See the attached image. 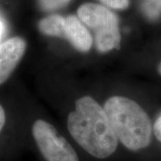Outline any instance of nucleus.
<instances>
[{"mask_svg":"<svg viewBox=\"0 0 161 161\" xmlns=\"http://www.w3.org/2000/svg\"><path fill=\"white\" fill-rule=\"evenodd\" d=\"M25 49L26 42L20 37L0 43V84L10 77L23 57Z\"/></svg>","mask_w":161,"mask_h":161,"instance_id":"5","label":"nucleus"},{"mask_svg":"<svg viewBox=\"0 0 161 161\" xmlns=\"http://www.w3.org/2000/svg\"><path fill=\"white\" fill-rule=\"evenodd\" d=\"M32 134L47 161H79L69 142L46 121H36L32 126Z\"/></svg>","mask_w":161,"mask_h":161,"instance_id":"4","label":"nucleus"},{"mask_svg":"<svg viewBox=\"0 0 161 161\" xmlns=\"http://www.w3.org/2000/svg\"><path fill=\"white\" fill-rule=\"evenodd\" d=\"M117 139L127 149L139 150L149 146L152 127L147 113L132 99L114 96L104 106Z\"/></svg>","mask_w":161,"mask_h":161,"instance_id":"2","label":"nucleus"},{"mask_svg":"<svg viewBox=\"0 0 161 161\" xmlns=\"http://www.w3.org/2000/svg\"><path fill=\"white\" fill-rule=\"evenodd\" d=\"M69 1L70 0H39V5L44 11H53L67 5Z\"/></svg>","mask_w":161,"mask_h":161,"instance_id":"9","label":"nucleus"},{"mask_svg":"<svg viewBox=\"0 0 161 161\" xmlns=\"http://www.w3.org/2000/svg\"><path fill=\"white\" fill-rule=\"evenodd\" d=\"M158 73L161 75V63L158 64Z\"/></svg>","mask_w":161,"mask_h":161,"instance_id":"14","label":"nucleus"},{"mask_svg":"<svg viewBox=\"0 0 161 161\" xmlns=\"http://www.w3.org/2000/svg\"><path fill=\"white\" fill-rule=\"evenodd\" d=\"M67 127L73 138L93 157L105 158L116 150L118 139L105 109L89 96L76 101Z\"/></svg>","mask_w":161,"mask_h":161,"instance_id":"1","label":"nucleus"},{"mask_svg":"<svg viewBox=\"0 0 161 161\" xmlns=\"http://www.w3.org/2000/svg\"><path fill=\"white\" fill-rule=\"evenodd\" d=\"M77 14L80 21L95 32L98 51L119 48L121 37L118 19L113 12L101 5L88 3L80 6Z\"/></svg>","mask_w":161,"mask_h":161,"instance_id":"3","label":"nucleus"},{"mask_svg":"<svg viewBox=\"0 0 161 161\" xmlns=\"http://www.w3.org/2000/svg\"><path fill=\"white\" fill-rule=\"evenodd\" d=\"M153 131H154L156 138L161 142V115L156 120L154 126H153Z\"/></svg>","mask_w":161,"mask_h":161,"instance_id":"11","label":"nucleus"},{"mask_svg":"<svg viewBox=\"0 0 161 161\" xmlns=\"http://www.w3.org/2000/svg\"><path fill=\"white\" fill-rule=\"evenodd\" d=\"M142 9L147 17L157 19L161 14V0H144Z\"/></svg>","mask_w":161,"mask_h":161,"instance_id":"8","label":"nucleus"},{"mask_svg":"<svg viewBox=\"0 0 161 161\" xmlns=\"http://www.w3.org/2000/svg\"><path fill=\"white\" fill-rule=\"evenodd\" d=\"M64 38L77 50L87 52L92 45V37L79 17L69 15L64 18Z\"/></svg>","mask_w":161,"mask_h":161,"instance_id":"6","label":"nucleus"},{"mask_svg":"<svg viewBox=\"0 0 161 161\" xmlns=\"http://www.w3.org/2000/svg\"><path fill=\"white\" fill-rule=\"evenodd\" d=\"M99 1L115 9H125L129 6V0H99Z\"/></svg>","mask_w":161,"mask_h":161,"instance_id":"10","label":"nucleus"},{"mask_svg":"<svg viewBox=\"0 0 161 161\" xmlns=\"http://www.w3.org/2000/svg\"><path fill=\"white\" fill-rule=\"evenodd\" d=\"M4 31H5V26H4V23L3 22L1 21V19H0V40H1V38H2V36L4 34Z\"/></svg>","mask_w":161,"mask_h":161,"instance_id":"13","label":"nucleus"},{"mask_svg":"<svg viewBox=\"0 0 161 161\" xmlns=\"http://www.w3.org/2000/svg\"><path fill=\"white\" fill-rule=\"evenodd\" d=\"M64 18L61 15L53 14L44 18L39 23V29L43 34L64 38Z\"/></svg>","mask_w":161,"mask_h":161,"instance_id":"7","label":"nucleus"},{"mask_svg":"<svg viewBox=\"0 0 161 161\" xmlns=\"http://www.w3.org/2000/svg\"><path fill=\"white\" fill-rule=\"evenodd\" d=\"M5 123H6V113L2 106L0 105V132L5 125Z\"/></svg>","mask_w":161,"mask_h":161,"instance_id":"12","label":"nucleus"}]
</instances>
